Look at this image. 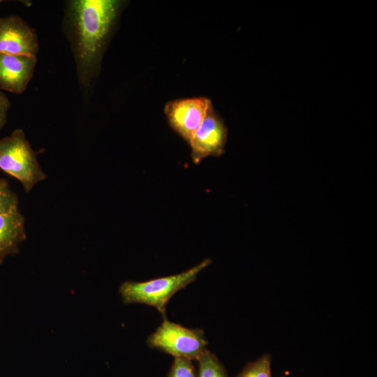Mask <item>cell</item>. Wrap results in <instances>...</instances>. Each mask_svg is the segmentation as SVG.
Returning <instances> with one entry per match:
<instances>
[{"instance_id": "4fadbf2b", "label": "cell", "mask_w": 377, "mask_h": 377, "mask_svg": "<svg viewBox=\"0 0 377 377\" xmlns=\"http://www.w3.org/2000/svg\"><path fill=\"white\" fill-rule=\"evenodd\" d=\"M168 377H196L191 360L185 357H175Z\"/></svg>"}, {"instance_id": "9c48e42d", "label": "cell", "mask_w": 377, "mask_h": 377, "mask_svg": "<svg viewBox=\"0 0 377 377\" xmlns=\"http://www.w3.org/2000/svg\"><path fill=\"white\" fill-rule=\"evenodd\" d=\"M26 239L24 219L19 209L0 214V264L6 256L17 253Z\"/></svg>"}, {"instance_id": "7c38bea8", "label": "cell", "mask_w": 377, "mask_h": 377, "mask_svg": "<svg viewBox=\"0 0 377 377\" xmlns=\"http://www.w3.org/2000/svg\"><path fill=\"white\" fill-rule=\"evenodd\" d=\"M16 194L10 189L8 182L0 178V214L18 208Z\"/></svg>"}, {"instance_id": "6da1fadb", "label": "cell", "mask_w": 377, "mask_h": 377, "mask_svg": "<svg viewBox=\"0 0 377 377\" xmlns=\"http://www.w3.org/2000/svg\"><path fill=\"white\" fill-rule=\"evenodd\" d=\"M122 2L70 0L65 3L64 31L70 43L81 87L88 89L96 76Z\"/></svg>"}, {"instance_id": "7a4b0ae2", "label": "cell", "mask_w": 377, "mask_h": 377, "mask_svg": "<svg viewBox=\"0 0 377 377\" xmlns=\"http://www.w3.org/2000/svg\"><path fill=\"white\" fill-rule=\"evenodd\" d=\"M205 259L198 265L180 274L142 282L125 281L119 291L124 304L141 303L156 308L165 318L166 305L179 290L194 281L198 274L210 263Z\"/></svg>"}, {"instance_id": "5bb4252c", "label": "cell", "mask_w": 377, "mask_h": 377, "mask_svg": "<svg viewBox=\"0 0 377 377\" xmlns=\"http://www.w3.org/2000/svg\"><path fill=\"white\" fill-rule=\"evenodd\" d=\"M10 105V103L8 97L0 89V129L5 126L7 121Z\"/></svg>"}, {"instance_id": "3957f363", "label": "cell", "mask_w": 377, "mask_h": 377, "mask_svg": "<svg viewBox=\"0 0 377 377\" xmlns=\"http://www.w3.org/2000/svg\"><path fill=\"white\" fill-rule=\"evenodd\" d=\"M0 169L20 181L27 193L47 178L21 128L0 139Z\"/></svg>"}, {"instance_id": "5b68a950", "label": "cell", "mask_w": 377, "mask_h": 377, "mask_svg": "<svg viewBox=\"0 0 377 377\" xmlns=\"http://www.w3.org/2000/svg\"><path fill=\"white\" fill-rule=\"evenodd\" d=\"M211 105L205 97L177 99L166 103L164 112L171 128L189 143Z\"/></svg>"}, {"instance_id": "30bf717a", "label": "cell", "mask_w": 377, "mask_h": 377, "mask_svg": "<svg viewBox=\"0 0 377 377\" xmlns=\"http://www.w3.org/2000/svg\"><path fill=\"white\" fill-rule=\"evenodd\" d=\"M197 360L199 362L198 377H227L225 368L218 357L207 349Z\"/></svg>"}, {"instance_id": "9a60e30c", "label": "cell", "mask_w": 377, "mask_h": 377, "mask_svg": "<svg viewBox=\"0 0 377 377\" xmlns=\"http://www.w3.org/2000/svg\"><path fill=\"white\" fill-rule=\"evenodd\" d=\"M1 2H2V1H1V0H0V3H1Z\"/></svg>"}, {"instance_id": "277c9868", "label": "cell", "mask_w": 377, "mask_h": 377, "mask_svg": "<svg viewBox=\"0 0 377 377\" xmlns=\"http://www.w3.org/2000/svg\"><path fill=\"white\" fill-rule=\"evenodd\" d=\"M147 345L175 357L198 360L207 341L201 329L187 328L163 319L162 324L148 337Z\"/></svg>"}, {"instance_id": "ba28073f", "label": "cell", "mask_w": 377, "mask_h": 377, "mask_svg": "<svg viewBox=\"0 0 377 377\" xmlns=\"http://www.w3.org/2000/svg\"><path fill=\"white\" fill-rule=\"evenodd\" d=\"M37 57L0 52V89L22 94L31 81Z\"/></svg>"}, {"instance_id": "8fae6325", "label": "cell", "mask_w": 377, "mask_h": 377, "mask_svg": "<svg viewBox=\"0 0 377 377\" xmlns=\"http://www.w3.org/2000/svg\"><path fill=\"white\" fill-rule=\"evenodd\" d=\"M236 377H272L269 354L266 353L256 361L249 362Z\"/></svg>"}, {"instance_id": "52a82bcc", "label": "cell", "mask_w": 377, "mask_h": 377, "mask_svg": "<svg viewBox=\"0 0 377 377\" xmlns=\"http://www.w3.org/2000/svg\"><path fill=\"white\" fill-rule=\"evenodd\" d=\"M39 50L36 30L22 17H0V52L37 57Z\"/></svg>"}, {"instance_id": "8992f818", "label": "cell", "mask_w": 377, "mask_h": 377, "mask_svg": "<svg viewBox=\"0 0 377 377\" xmlns=\"http://www.w3.org/2000/svg\"><path fill=\"white\" fill-rule=\"evenodd\" d=\"M227 128L215 113L212 104L207 114L188 143L194 163H198L208 156L223 154L227 141Z\"/></svg>"}]
</instances>
